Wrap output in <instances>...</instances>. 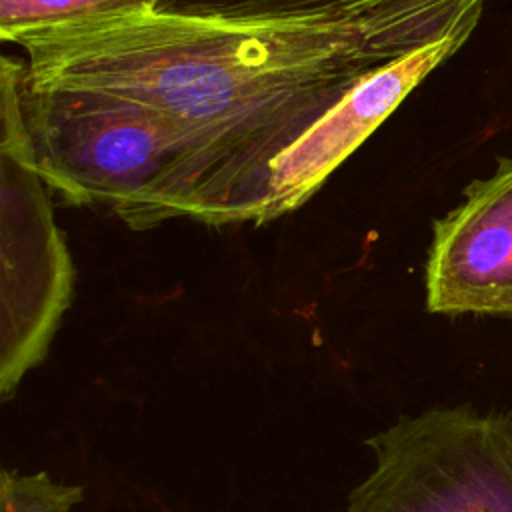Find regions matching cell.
Listing matches in <instances>:
<instances>
[{
    "mask_svg": "<svg viewBox=\"0 0 512 512\" xmlns=\"http://www.w3.org/2000/svg\"><path fill=\"white\" fill-rule=\"evenodd\" d=\"M82 496V486L54 482L46 472L0 474V512H72Z\"/></svg>",
    "mask_w": 512,
    "mask_h": 512,
    "instance_id": "9c48e42d",
    "label": "cell"
},
{
    "mask_svg": "<svg viewBox=\"0 0 512 512\" xmlns=\"http://www.w3.org/2000/svg\"><path fill=\"white\" fill-rule=\"evenodd\" d=\"M26 126L0 138V396L44 360L70 306L74 266Z\"/></svg>",
    "mask_w": 512,
    "mask_h": 512,
    "instance_id": "277c9868",
    "label": "cell"
},
{
    "mask_svg": "<svg viewBox=\"0 0 512 512\" xmlns=\"http://www.w3.org/2000/svg\"><path fill=\"white\" fill-rule=\"evenodd\" d=\"M484 0H376L298 20L154 10L26 34L34 88L104 92L172 118L188 154L186 216L270 222L276 162L358 82L444 38Z\"/></svg>",
    "mask_w": 512,
    "mask_h": 512,
    "instance_id": "6da1fadb",
    "label": "cell"
},
{
    "mask_svg": "<svg viewBox=\"0 0 512 512\" xmlns=\"http://www.w3.org/2000/svg\"><path fill=\"white\" fill-rule=\"evenodd\" d=\"M158 0H0V36L20 42L26 34L94 18L154 10Z\"/></svg>",
    "mask_w": 512,
    "mask_h": 512,
    "instance_id": "52a82bcc",
    "label": "cell"
},
{
    "mask_svg": "<svg viewBox=\"0 0 512 512\" xmlns=\"http://www.w3.org/2000/svg\"><path fill=\"white\" fill-rule=\"evenodd\" d=\"M346 512H512V414L438 406L366 440Z\"/></svg>",
    "mask_w": 512,
    "mask_h": 512,
    "instance_id": "3957f363",
    "label": "cell"
},
{
    "mask_svg": "<svg viewBox=\"0 0 512 512\" xmlns=\"http://www.w3.org/2000/svg\"><path fill=\"white\" fill-rule=\"evenodd\" d=\"M424 280L432 314L512 320V158H498L492 176L472 180L434 220Z\"/></svg>",
    "mask_w": 512,
    "mask_h": 512,
    "instance_id": "5b68a950",
    "label": "cell"
},
{
    "mask_svg": "<svg viewBox=\"0 0 512 512\" xmlns=\"http://www.w3.org/2000/svg\"><path fill=\"white\" fill-rule=\"evenodd\" d=\"M376 0H158L154 12L232 22L298 20L340 14Z\"/></svg>",
    "mask_w": 512,
    "mask_h": 512,
    "instance_id": "ba28073f",
    "label": "cell"
},
{
    "mask_svg": "<svg viewBox=\"0 0 512 512\" xmlns=\"http://www.w3.org/2000/svg\"><path fill=\"white\" fill-rule=\"evenodd\" d=\"M480 14L482 10L470 14L444 38L366 76L318 120L276 162L268 218L302 206L422 80L470 38Z\"/></svg>",
    "mask_w": 512,
    "mask_h": 512,
    "instance_id": "8992f818",
    "label": "cell"
},
{
    "mask_svg": "<svg viewBox=\"0 0 512 512\" xmlns=\"http://www.w3.org/2000/svg\"><path fill=\"white\" fill-rule=\"evenodd\" d=\"M22 102L46 184L74 206H104L132 230L186 216L188 154L166 114L104 92L34 88Z\"/></svg>",
    "mask_w": 512,
    "mask_h": 512,
    "instance_id": "7a4b0ae2",
    "label": "cell"
}]
</instances>
